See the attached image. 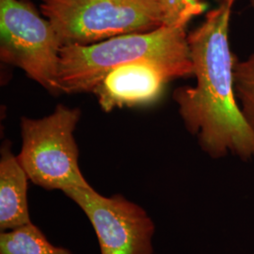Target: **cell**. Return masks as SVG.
Returning <instances> with one entry per match:
<instances>
[{"label": "cell", "instance_id": "14", "mask_svg": "<svg viewBox=\"0 0 254 254\" xmlns=\"http://www.w3.org/2000/svg\"><path fill=\"white\" fill-rule=\"evenodd\" d=\"M254 254V250H253V252H252V254Z\"/></svg>", "mask_w": 254, "mask_h": 254}, {"label": "cell", "instance_id": "8", "mask_svg": "<svg viewBox=\"0 0 254 254\" xmlns=\"http://www.w3.org/2000/svg\"><path fill=\"white\" fill-rule=\"evenodd\" d=\"M27 173L10 143L1 148L0 159V230L6 232L31 223L27 201Z\"/></svg>", "mask_w": 254, "mask_h": 254}, {"label": "cell", "instance_id": "2", "mask_svg": "<svg viewBox=\"0 0 254 254\" xmlns=\"http://www.w3.org/2000/svg\"><path fill=\"white\" fill-rule=\"evenodd\" d=\"M190 22L183 20L89 46H63L59 69L61 91H93L112 69L141 60L163 64L176 78L190 76L194 73L187 34Z\"/></svg>", "mask_w": 254, "mask_h": 254}, {"label": "cell", "instance_id": "5", "mask_svg": "<svg viewBox=\"0 0 254 254\" xmlns=\"http://www.w3.org/2000/svg\"><path fill=\"white\" fill-rule=\"evenodd\" d=\"M0 57L53 93L61 91L62 44L53 25L27 0H0Z\"/></svg>", "mask_w": 254, "mask_h": 254}, {"label": "cell", "instance_id": "4", "mask_svg": "<svg viewBox=\"0 0 254 254\" xmlns=\"http://www.w3.org/2000/svg\"><path fill=\"white\" fill-rule=\"evenodd\" d=\"M80 110L58 106L43 119H22L23 145L17 155L29 180L46 190L89 189L83 176L73 131Z\"/></svg>", "mask_w": 254, "mask_h": 254}, {"label": "cell", "instance_id": "3", "mask_svg": "<svg viewBox=\"0 0 254 254\" xmlns=\"http://www.w3.org/2000/svg\"><path fill=\"white\" fill-rule=\"evenodd\" d=\"M62 46H89L163 26L157 0H42Z\"/></svg>", "mask_w": 254, "mask_h": 254}, {"label": "cell", "instance_id": "11", "mask_svg": "<svg viewBox=\"0 0 254 254\" xmlns=\"http://www.w3.org/2000/svg\"><path fill=\"white\" fill-rule=\"evenodd\" d=\"M164 25H173L200 15L206 9L203 0H157Z\"/></svg>", "mask_w": 254, "mask_h": 254}, {"label": "cell", "instance_id": "6", "mask_svg": "<svg viewBox=\"0 0 254 254\" xmlns=\"http://www.w3.org/2000/svg\"><path fill=\"white\" fill-rule=\"evenodd\" d=\"M64 193L91 221L101 254H154L155 226L142 207L121 194L105 197L92 187Z\"/></svg>", "mask_w": 254, "mask_h": 254}, {"label": "cell", "instance_id": "10", "mask_svg": "<svg viewBox=\"0 0 254 254\" xmlns=\"http://www.w3.org/2000/svg\"><path fill=\"white\" fill-rule=\"evenodd\" d=\"M235 91L240 108L254 131V53L245 62H235Z\"/></svg>", "mask_w": 254, "mask_h": 254}, {"label": "cell", "instance_id": "9", "mask_svg": "<svg viewBox=\"0 0 254 254\" xmlns=\"http://www.w3.org/2000/svg\"><path fill=\"white\" fill-rule=\"evenodd\" d=\"M0 254H72L63 247L51 244L44 233L32 222L1 232Z\"/></svg>", "mask_w": 254, "mask_h": 254}, {"label": "cell", "instance_id": "1", "mask_svg": "<svg viewBox=\"0 0 254 254\" xmlns=\"http://www.w3.org/2000/svg\"><path fill=\"white\" fill-rule=\"evenodd\" d=\"M236 0H222L204 22L188 35L194 88L173 93L187 129L198 137L212 158L233 155L243 161L254 158V131L237 104L234 66L236 56L229 44V27Z\"/></svg>", "mask_w": 254, "mask_h": 254}, {"label": "cell", "instance_id": "7", "mask_svg": "<svg viewBox=\"0 0 254 254\" xmlns=\"http://www.w3.org/2000/svg\"><path fill=\"white\" fill-rule=\"evenodd\" d=\"M173 79L175 74L163 64L141 60L112 69L92 92L103 110L111 111L154 102Z\"/></svg>", "mask_w": 254, "mask_h": 254}, {"label": "cell", "instance_id": "13", "mask_svg": "<svg viewBox=\"0 0 254 254\" xmlns=\"http://www.w3.org/2000/svg\"><path fill=\"white\" fill-rule=\"evenodd\" d=\"M116 1H118V2H124L125 0H116Z\"/></svg>", "mask_w": 254, "mask_h": 254}, {"label": "cell", "instance_id": "12", "mask_svg": "<svg viewBox=\"0 0 254 254\" xmlns=\"http://www.w3.org/2000/svg\"><path fill=\"white\" fill-rule=\"evenodd\" d=\"M251 4H252V6L254 8V0H251Z\"/></svg>", "mask_w": 254, "mask_h": 254}]
</instances>
